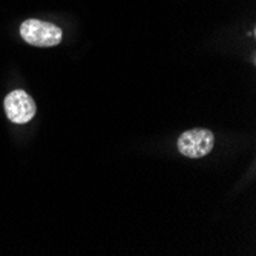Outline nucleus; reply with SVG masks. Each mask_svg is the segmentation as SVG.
Returning a JSON list of instances; mask_svg holds the SVG:
<instances>
[{"instance_id": "f257e3e1", "label": "nucleus", "mask_w": 256, "mask_h": 256, "mask_svg": "<svg viewBox=\"0 0 256 256\" xmlns=\"http://www.w3.org/2000/svg\"><path fill=\"white\" fill-rule=\"evenodd\" d=\"M20 36L28 44L38 48H51L60 44L63 38V31L51 22L28 18L22 23Z\"/></svg>"}, {"instance_id": "f03ea898", "label": "nucleus", "mask_w": 256, "mask_h": 256, "mask_svg": "<svg viewBox=\"0 0 256 256\" xmlns=\"http://www.w3.org/2000/svg\"><path fill=\"white\" fill-rule=\"evenodd\" d=\"M214 144L215 136L212 130L202 128L186 130L184 134H181L176 142L178 150L189 158H202L208 155L214 149Z\"/></svg>"}, {"instance_id": "7ed1b4c3", "label": "nucleus", "mask_w": 256, "mask_h": 256, "mask_svg": "<svg viewBox=\"0 0 256 256\" xmlns=\"http://www.w3.org/2000/svg\"><path fill=\"white\" fill-rule=\"evenodd\" d=\"M36 103L30 94L25 90H12L5 98V112L12 123L23 124L34 118Z\"/></svg>"}]
</instances>
